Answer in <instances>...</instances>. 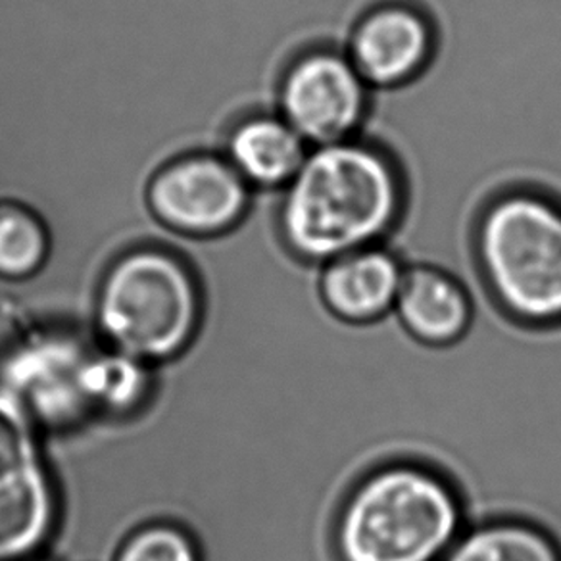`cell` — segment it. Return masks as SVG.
Returning a JSON list of instances; mask_svg holds the SVG:
<instances>
[{
	"mask_svg": "<svg viewBox=\"0 0 561 561\" xmlns=\"http://www.w3.org/2000/svg\"><path fill=\"white\" fill-rule=\"evenodd\" d=\"M14 438L10 427L0 435V556L24 552L47 527V486Z\"/></svg>",
	"mask_w": 561,
	"mask_h": 561,
	"instance_id": "8fae6325",
	"label": "cell"
},
{
	"mask_svg": "<svg viewBox=\"0 0 561 561\" xmlns=\"http://www.w3.org/2000/svg\"><path fill=\"white\" fill-rule=\"evenodd\" d=\"M116 561H201L195 540L175 525H145L125 538Z\"/></svg>",
	"mask_w": 561,
	"mask_h": 561,
	"instance_id": "9a60e30c",
	"label": "cell"
},
{
	"mask_svg": "<svg viewBox=\"0 0 561 561\" xmlns=\"http://www.w3.org/2000/svg\"><path fill=\"white\" fill-rule=\"evenodd\" d=\"M201 283L185 257L162 247L117 256L94 295L96 325L112 351L147 362L180 354L203 318Z\"/></svg>",
	"mask_w": 561,
	"mask_h": 561,
	"instance_id": "277c9868",
	"label": "cell"
},
{
	"mask_svg": "<svg viewBox=\"0 0 561 561\" xmlns=\"http://www.w3.org/2000/svg\"><path fill=\"white\" fill-rule=\"evenodd\" d=\"M471 283L443 265H405L392 316L413 341L435 348L460 343L476 321Z\"/></svg>",
	"mask_w": 561,
	"mask_h": 561,
	"instance_id": "ba28073f",
	"label": "cell"
},
{
	"mask_svg": "<svg viewBox=\"0 0 561 561\" xmlns=\"http://www.w3.org/2000/svg\"><path fill=\"white\" fill-rule=\"evenodd\" d=\"M369 89L343 50L310 45L290 58L277 87V112L310 147L354 139Z\"/></svg>",
	"mask_w": 561,
	"mask_h": 561,
	"instance_id": "5b68a950",
	"label": "cell"
},
{
	"mask_svg": "<svg viewBox=\"0 0 561 561\" xmlns=\"http://www.w3.org/2000/svg\"><path fill=\"white\" fill-rule=\"evenodd\" d=\"M145 364L114 351L83 366L81 389L87 400L110 410L135 404L145 389Z\"/></svg>",
	"mask_w": 561,
	"mask_h": 561,
	"instance_id": "5bb4252c",
	"label": "cell"
},
{
	"mask_svg": "<svg viewBox=\"0 0 561 561\" xmlns=\"http://www.w3.org/2000/svg\"><path fill=\"white\" fill-rule=\"evenodd\" d=\"M252 193L224 154L196 152L160 170L150 183L149 198L158 218L175 231L216 234L241 221Z\"/></svg>",
	"mask_w": 561,
	"mask_h": 561,
	"instance_id": "8992f818",
	"label": "cell"
},
{
	"mask_svg": "<svg viewBox=\"0 0 561 561\" xmlns=\"http://www.w3.org/2000/svg\"><path fill=\"white\" fill-rule=\"evenodd\" d=\"M404 180L385 150L354 139L312 147L280 191V239L305 264L381 244L404 210Z\"/></svg>",
	"mask_w": 561,
	"mask_h": 561,
	"instance_id": "7a4b0ae2",
	"label": "cell"
},
{
	"mask_svg": "<svg viewBox=\"0 0 561 561\" xmlns=\"http://www.w3.org/2000/svg\"><path fill=\"white\" fill-rule=\"evenodd\" d=\"M435 45V30L420 9L390 0L359 18L346 55L367 85L392 89L427 68Z\"/></svg>",
	"mask_w": 561,
	"mask_h": 561,
	"instance_id": "52a82bcc",
	"label": "cell"
},
{
	"mask_svg": "<svg viewBox=\"0 0 561 561\" xmlns=\"http://www.w3.org/2000/svg\"><path fill=\"white\" fill-rule=\"evenodd\" d=\"M443 561H561V538L529 515L477 517Z\"/></svg>",
	"mask_w": 561,
	"mask_h": 561,
	"instance_id": "7c38bea8",
	"label": "cell"
},
{
	"mask_svg": "<svg viewBox=\"0 0 561 561\" xmlns=\"http://www.w3.org/2000/svg\"><path fill=\"white\" fill-rule=\"evenodd\" d=\"M473 519L468 492L450 469L397 454L346 486L331 538L339 561H443Z\"/></svg>",
	"mask_w": 561,
	"mask_h": 561,
	"instance_id": "6da1fadb",
	"label": "cell"
},
{
	"mask_svg": "<svg viewBox=\"0 0 561 561\" xmlns=\"http://www.w3.org/2000/svg\"><path fill=\"white\" fill-rule=\"evenodd\" d=\"M477 283L507 320L561 325V204L535 191L492 198L477 227Z\"/></svg>",
	"mask_w": 561,
	"mask_h": 561,
	"instance_id": "3957f363",
	"label": "cell"
},
{
	"mask_svg": "<svg viewBox=\"0 0 561 561\" xmlns=\"http://www.w3.org/2000/svg\"><path fill=\"white\" fill-rule=\"evenodd\" d=\"M310 149L279 112H256L242 117L227 135L224 157L250 187L283 191Z\"/></svg>",
	"mask_w": 561,
	"mask_h": 561,
	"instance_id": "30bf717a",
	"label": "cell"
},
{
	"mask_svg": "<svg viewBox=\"0 0 561 561\" xmlns=\"http://www.w3.org/2000/svg\"><path fill=\"white\" fill-rule=\"evenodd\" d=\"M50 250L45 226L18 204H0V277L20 280L39 272Z\"/></svg>",
	"mask_w": 561,
	"mask_h": 561,
	"instance_id": "4fadbf2b",
	"label": "cell"
},
{
	"mask_svg": "<svg viewBox=\"0 0 561 561\" xmlns=\"http://www.w3.org/2000/svg\"><path fill=\"white\" fill-rule=\"evenodd\" d=\"M404 270L397 252L382 244L352 250L320 265L321 302L344 323H379L394 312Z\"/></svg>",
	"mask_w": 561,
	"mask_h": 561,
	"instance_id": "9c48e42d",
	"label": "cell"
}]
</instances>
